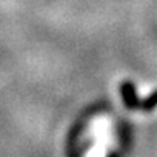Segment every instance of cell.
<instances>
[{"label": "cell", "instance_id": "cell-1", "mask_svg": "<svg viewBox=\"0 0 157 157\" xmlns=\"http://www.w3.org/2000/svg\"><path fill=\"white\" fill-rule=\"evenodd\" d=\"M90 136L93 145L86 151L85 157H106L109 149L114 146V128L113 122L106 116L96 117L90 126Z\"/></svg>", "mask_w": 157, "mask_h": 157}]
</instances>
